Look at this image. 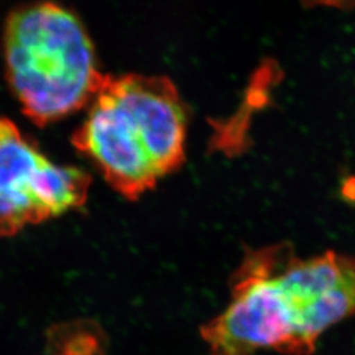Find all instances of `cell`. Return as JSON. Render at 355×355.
Masks as SVG:
<instances>
[{"label": "cell", "mask_w": 355, "mask_h": 355, "mask_svg": "<svg viewBox=\"0 0 355 355\" xmlns=\"http://www.w3.org/2000/svg\"><path fill=\"white\" fill-rule=\"evenodd\" d=\"M274 279L293 322V355H311L322 333L355 316V258L328 252L306 259L277 249Z\"/></svg>", "instance_id": "obj_5"}, {"label": "cell", "mask_w": 355, "mask_h": 355, "mask_svg": "<svg viewBox=\"0 0 355 355\" xmlns=\"http://www.w3.org/2000/svg\"><path fill=\"white\" fill-rule=\"evenodd\" d=\"M91 178L58 165L17 125L0 117V239L82 207Z\"/></svg>", "instance_id": "obj_3"}, {"label": "cell", "mask_w": 355, "mask_h": 355, "mask_svg": "<svg viewBox=\"0 0 355 355\" xmlns=\"http://www.w3.org/2000/svg\"><path fill=\"white\" fill-rule=\"evenodd\" d=\"M187 108L164 76H104L73 144L135 199L184 161Z\"/></svg>", "instance_id": "obj_1"}, {"label": "cell", "mask_w": 355, "mask_h": 355, "mask_svg": "<svg viewBox=\"0 0 355 355\" xmlns=\"http://www.w3.org/2000/svg\"><path fill=\"white\" fill-rule=\"evenodd\" d=\"M277 248L246 257L232 279L228 306L200 328L211 355H293V322L274 279Z\"/></svg>", "instance_id": "obj_4"}, {"label": "cell", "mask_w": 355, "mask_h": 355, "mask_svg": "<svg viewBox=\"0 0 355 355\" xmlns=\"http://www.w3.org/2000/svg\"><path fill=\"white\" fill-rule=\"evenodd\" d=\"M49 355H107L108 343L102 328L89 320L55 325L48 334Z\"/></svg>", "instance_id": "obj_6"}, {"label": "cell", "mask_w": 355, "mask_h": 355, "mask_svg": "<svg viewBox=\"0 0 355 355\" xmlns=\"http://www.w3.org/2000/svg\"><path fill=\"white\" fill-rule=\"evenodd\" d=\"M3 55L10 89L24 114L41 125L89 105L105 76L80 19L51 1L10 12Z\"/></svg>", "instance_id": "obj_2"}]
</instances>
